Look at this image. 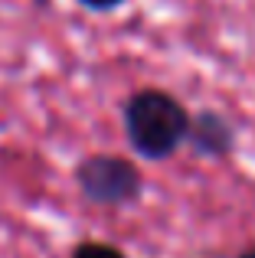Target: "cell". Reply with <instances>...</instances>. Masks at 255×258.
Segmentation results:
<instances>
[{
  "label": "cell",
  "mask_w": 255,
  "mask_h": 258,
  "mask_svg": "<svg viewBox=\"0 0 255 258\" xmlns=\"http://www.w3.org/2000/svg\"><path fill=\"white\" fill-rule=\"evenodd\" d=\"M128 141L138 154L151 160L170 157L190 134V118L183 105L164 92H138L124 108Z\"/></svg>",
  "instance_id": "6da1fadb"
},
{
  "label": "cell",
  "mask_w": 255,
  "mask_h": 258,
  "mask_svg": "<svg viewBox=\"0 0 255 258\" xmlns=\"http://www.w3.org/2000/svg\"><path fill=\"white\" fill-rule=\"evenodd\" d=\"M79 186L92 203L121 206V203H131L141 193V176L128 160L98 154V157H89L79 167Z\"/></svg>",
  "instance_id": "7a4b0ae2"
},
{
  "label": "cell",
  "mask_w": 255,
  "mask_h": 258,
  "mask_svg": "<svg viewBox=\"0 0 255 258\" xmlns=\"http://www.w3.org/2000/svg\"><path fill=\"white\" fill-rule=\"evenodd\" d=\"M186 138L193 141V147L200 154H223L229 147V127L216 114H203V118L190 121V134Z\"/></svg>",
  "instance_id": "3957f363"
},
{
  "label": "cell",
  "mask_w": 255,
  "mask_h": 258,
  "mask_svg": "<svg viewBox=\"0 0 255 258\" xmlns=\"http://www.w3.org/2000/svg\"><path fill=\"white\" fill-rule=\"evenodd\" d=\"M72 258H124V255L118 252V248H111V245H102V242H85V245L76 248Z\"/></svg>",
  "instance_id": "277c9868"
},
{
  "label": "cell",
  "mask_w": 255,
  "mask_h": 258,
  "mask_svg": "<svg viewBox=\"0 0 255 258\" xmlns=\"http://www.w3.org/2000/svg\"><path fill=\"white\" fill-rule=\"evenodd\" d=\"M82 7H89V10H111V7H118L121 0H79Z\"/></svg>",
  "instance_id": "5b68a950"
},
{
  "label": "cell",
  "mask_w": 255,
  "mask_h": 258,
  "mask_svg": "<svg viewBox=\"0 0 255 258\" xmlns=\"http://www.w3.org/2000/svg\"><path fill=\"white\" fill-rule=\"evenodd\" d=\"M239 258H255V248H249V252H245V255H239Z\"/></svg>",
  "instance_id": "8992f818"
}]
</instances>
